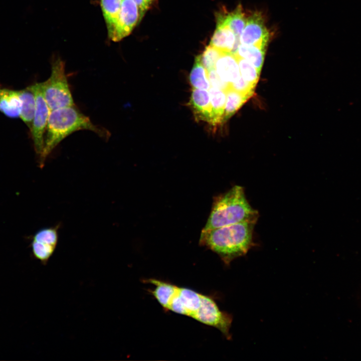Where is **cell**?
I'll use <instances>...</instances> for the list:
<instances>
[{
	"mask_svg": "<svg viewBox=\"0 0 361 361\" xmlns=\"http://www.w3.org/2000/svg\"><path fill=\"white\" fill-rule=\"evenodd\" d=\"M153 295L165 309L214 327L231 339L232 316L221 311L211 297L162 280L156 284Z\"/></svg>",
	"mask_w": 361,
	"mask_h": 361,
	"instance_id": "1",
	"label": "cell"
},
{
	"mask_svg": "<svg viewBox=\"0 0 361 361\" xmlns=\"http://www.w3.org/2000/svg\"><path fill=\"white\" fill-rule=\"evenodd\" d=\"M82 130L93 131L105 140L110 136L108 130L93 123L89 117L80 111L75 105L51 110L43 151L38 158L40 167L44 166L47 157L63 139Z\"/></svg>",
	"mask_w": 361,
	"mask_h": 361,
	"instance_id": "2",
	"label": "cell"
},
{
	"mask_svg": "<svg viewBox=\"0 0 361 361\" xmlns=\"http://www.w3.org/2000/svg\"><path fill=\"white\" fill-rule=\"evenodd\" d=\"M256 222H244L218 228L202 230L199 244L216 253L226 265L245 255L255 244Z\"/></svg>",
	"mask_w": 361,
	"mask_h": 361,
	"instance_id": "3",
	"label": "cell"
},
{
	"mask_svg": "<svg viewBox=\"0 0 361 361\" xmlns=\"http://www.w3.org/2000/svg\"><path fill=\"white\" fill-rule=\"evenodd\" d=\"M258 211L246 199L244 188L235 185L215 197L210 214L203 230H207L244 222H257Z\"/></svg>",
	"mask_w": 361,
	"mask_h": 361,
	"instance_id": "4",
	"label": "cell"
},
{
	"mask_svg": "<svg viewBox=\"0 0 361 361\" xmlns=\"http://www.w3.org/2000/svg\"><path fill=\"white\" fill-rule=\"evenodd\" d=\"M49 78L40 83L43 96L51 110L74 105L64 62L60 58L53 59Z\"/></svg>",
	"mask_w": 361,
	"mask_h": 361,
	"instance_id": "5",
	"label": "cell"
},
{
	"mask_svg": "<svg viewBox=\"0 0 361 361\" xmlns=\"http://www.w3.org/2000/svg\"><path fill=\"white\" fill-rule=\"evenodd\" d=\"M36 99L35 115L30 130L34 149L38 158L43 151L50 109L42 92L40 83L32 85Z\"/></svg>",
	"mask_w": 361,
	"mask_h": 361,
	"instance_id": "6",
	"label": "cell"
},
{
	"mask_svg": "<svg viewBox=\"0 0 361 361\" xmlns=\"http://www.w3.org/2000/svg\"><path fill=\"white\" fill-rule=\"evenodd\" d=\"M60 225L44 228L33 236L32 242L34 256L46 264L54 254L58 242Z\"/></svg>",
	"mask_w": 361,
	"mask_h": 361,
	"instance_id": "7",
	"label": "cell"
},
{
	"mask_svg": "<svg viewBox=\"0 0 361 361\" xmlns=\"http://www.w3.org/2000/svg\"><path fill=\"white\" fill-rule=\"evenodd\" d=\"M269 33L260 12L253 13L248 18L240 36V44L254 45L266 49Z\"/></svg>",
	"mask_w": 361,
	"mask_h": 361,
	"instance_id": "8",
	"label": "cell"
},
{
	"mask_svg": "<svg viewBox=\"0 0 361 361\" xmlns=\"http://www.w3.org/2000/svg\"><path fill=\"white\" fill-rule=\"evenodd\" d=\"M138 7L133 0H122L118 23L110 38L114 42L121 41L128 36L140 22Z\"/></svg>",
	"mask_w": 361,
	"mask_h": 361,
	"instance_id": "9",
	"label": "cell"
},
{
	"mask_svg": "<svg viewBox=\"0 0 361 361\" xmlns=\"http://www.w3.org/2000/svg\"><path fill=\"white\" fill-rule=\"evenodd\" d=\"M239 44V39L229 27L221 22H217V27L210 45L223 52L234 54Z\"/></svg>",
	"mask_w": 361,
	"mask_h": 361,
	"instance_id": "10",
	"label": "cell"
},
{
	"mask_svg": "<svg viewBox=\"0 0 361 361\" xmlns=\"http://www.w3.org/2000/svg\"><path fill=\"white\" fill-rule=\"evenodd\" d=\"M189 105L197 120L210 124L212 109L209 92L207 90L193 88Z\"/></svg>",
	"mask_w": 361,
	"mask_h": 361,
	"instance_id": "11",
	"label": "cell"
},
{
	"mask_svg": "<svg viewBox=\"0 0 361 361\" xmlns=\"http://www.w3.org/2000/svg\"><path fill=\"white\" fill-rule=\"evenodd\" d=\"M215 70L220 78L230 84L241 77L238 60L231 53L223 52L216 62Z\"/></svg>",
	"mask_w": 361,
	"mask_h": 361,
	"instance_id": "12",
	"label": "cell"
},
{
	"mask_svg": "<svg viewBox=\"0 0 361 361\" xmlns=\"http://www.w3.org/2000/svg\"><path fill=\"white\" fill-rule=\"evenodd\" d=\"M21 101L18 90L0 88V112L11 118L20 117Z\"/></svg>",
	"mask_w": 361,
	"mask_h": 361,
	"instance_id": "13",
	"label": "cell"
},
{
	"mask_svg": "<svg viewBox=\"0 0 361 361\" xmlns=\"http://www.w3.org/2000/svg\"><path fill=\"white\" fill-rule=\"evenodd\" d=\"M18 92L21 101L20 117L30 130L36 110V96L32 85Z\"/></svg>",
	"mask_w": 361,
	"mask_h": 361,
	"instance_id": "14",
	"label": "cell"
},
{
	"mask_svg": "<svg viewBox=\"0 0 361 361\" xmlns=\"http://www.w3.org/2000/svg\"><path fill=\"white\" fill-rule=\"evenodd\" d=\"M211 104V125L216 126L223 123L226 101V92L223 90L211 87L209 89Z\"/></svg>",
	"mask_w": 361,
	"mask_h": 361,
	"instance_id": "15",
	"label": "cell"
},
{
	"mask_svg": "<svg viewBox=\"0 0 361 361\" xmlns=\"http://www.w3.org/2000/svg\"><path fill=\"white\" fill-rule=\"evenodd\" d=\"M246 21L247 18L240 5L233 12L220 13L217 17V22L229 26L239 39L245 27Z\"/></svg>",
	"mask_w": 361,
	"mask_h": 361,
	"instance_id": "16",
	"label": "cell"
},
{
	"mask_svg": "<svg viewBox=\"0 0 361 361\" xmlns=\"http://www.w3.org/2000/svg\"><path fill=\"white\" fill-rule=\"evenodd\" d=\"M122 0H101V7L109 38L112 36L119 20Z\"/></svg>",
	"mask_w": 361,
	"mask_h": 361,
	"instance_id": "17",
	"label": "cell"
},
{
	"mask_svg": "<svg viewBox=\"0 0 361 361\" xmlns=\"http://www.w3.org/2000/svg\"><path fill=\"white\" fill-rule=\"evenodd\" d=\"M265 51V48L260 47L240 44L234 55L247 60L261 71L264 63Z\"/></svg>",
	"mask_w": 361,
	"mask_h": 361,
	"instance_id": "18",
	"label": "cell"
},
{
	"mask_svg": "<svg viewBox=\"0 0 361 361\" xmlns=\"http://www.w3.org/2000/svg\"><path fill=\"white\" fill-rule=\"evenodd\" d=\"M190 81L194 88L208 90L211 87L208 71L202 64L200 55L195 58L190 74Z\"/></svg>",
	"mask_w": 361,
	"mask_h": 361,
	"instance_id": "19",
	"label": "cell"
},
{
	"mask_svg": "<svg viewBox=\"0 0 361 361\" xmlns=\"http://www.w3.org/2000/svg\"><path fill=\"white\" fill-rule=\"evenodd\" d=\"M225 104L223 122L228 120L251 97L233 89L226 91Z\"/></svg>",
	"mask_w": 361,
	"mask_h": 361,
	"instance_id": "20",
	"label": "cell"
},
{
	"mask_svg": "<svg viewBox=\"0 0 361 361\" xmlns=\"http://www.w3.org/2000/svg\"><path fill=\"white\" fill-rule=\"evenodd\" d=\"M241 76L252 85L256 86L259 80L261 71L245 59L236 57Z\"/></svg>",
	"mask_w": 361,
	"mask_h": 361,
	"instance_id": "21",
	"label": "cell"
},
{
	"mask_svg": "<svg viewBox=\"0 0 361 361\" xmlns=\"http://www.w3.org/2000/svg\"><path fill=\"white\" fill-rule=\"evenodd\" d=\"M223 52L210 45L200 55L201 62L208 71L215 69L216 62Z\"/></svg>",
	"mask_w": 361,
	"mask_h": 361,
	"instance_id": "22",
	"label": "cell"
},
{
	"mask_svg": "<svg viewBox=\"0 0 361 361\" xmlns=\"http://www.w3.org/2000/svg\"><path fill=\"white\" fill-rule=\"evenodd\" d=\"M256 86L245 80L241 77L234 83L230 84V88L242 94L252 97Z\"/></svg>",
	"mask_w": 361,
	"mask_h": 361,
	"instance_id": "23",
	"label": "cell"
},
{
	"mask_svg": "<svg viewBox=\"0 0 361 361\" xmlns=\"http://www.w3.org/2000/svg\"><path fill=\"white\" fill-rule=\"evenodd\" d=\"M208 72V77L211 87L226 91L230 88V84L223 81L218 75L215 69Z\"/></svg>",
	"mask_w": 361,
	"mask_h": 361,
	"instance_id": "24",
	"label": "cell"
},
{
	"mask_svg": "<svg viewBox=\"0 0 361 361\" xmlns=\"http://www.w3.org/2000/svg\"><path fill=\"white\" fill-rule=\"evenodd\" d=\"M137 5L139 13L140 20L145 13L152 7L156 0H133Z\"/></svg>",
	"mask_w": 361,
	"mask_h": 361,
	"instance_id": "25",
	"label": "cell"
}]
</instances>
